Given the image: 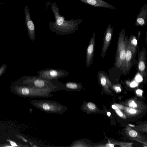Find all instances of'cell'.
<instances>
[{"instance_id": "cell-26", "label": "cell", "mask_w": 147, "mask_h": 147, "mask_svg": "<svg viewBox=\"0 0 147 147\" xmlns=\"http://www.w3.org/2000/svg\"><path fill=\"white\" fill-rule=\"evenodd\" d=\"M112 107L113 109H115V110H116V109H117V107L114 105H112Z\"/></svg>"}, {"instance_id": "cell-8", "label": "cell", "mask_w": 147, "mask_h": 147, "mask_svg": "<svg viewBox=\"0 0 147 147\" xmlns=\"http://www.w3.org/2000/svg\"><path fill=\"white\" fill-rule=\"evenodd\" d=\"M147 21V4H145L140 8L137 16L135 24L136 26H143L146 24Z\"/></svg>"}, {"instance_id": "cell-10", "label": "cell", "mask_w": 147, "mask_h": 147, "mask_svg": "<svg viewBox=\"0 0 147 147\" xmlns=\"http://www.w3.org/2000/svg\"><path fill=\"white\" fill-rule=\"evenodd\" d=\"M87 4L94 7H102L116 9L115 7L103 0H78Z\"/></svg>"}, {"instance_id": "cell-29", "label": "cell", "mask_w": 147, "mask_h": 147, "mask_svg": "<svg viewBox=\"0 0 147 147\" xmlns=\"http://www.w3.org/2000/svg\"><path fill=\"white\" fill-rule=\"evenodd\" d=\"M129 125L131 127H134L135 126L134 125H132L131 124H129Z\"/></svg>"}, {"instance_id": "cell-25", "label": "cell", "mask_w": 147, "mask_h": 147, "mask_svg": "<svg viewBox=\"0 0 147 147\" xmlns=\"http://www.w3.org/2000/svg\"><path fill=\"white\" fill-rule=\"evenodd\" d=\"M10 144L11 145L13 146H17V145L15 143V142L12 141H11L10 142Z\"/></svg>"}, {"instance_id": "cell-1", "label": "cell", "mask_w": 147, "mask_h": 147, "mask_svg": "<svg viewBox=\"0 0 147 147\" xmlns=\"http://www.w3.org/2000/svg\"><path fill=\"white\" fill-rule=\"evenodd\" d=\"M51 9L55 21L49 24L51 31L57 34L66 35L73 33L78 29V26L83 21L82 19L66 20L59 12V8L54 1L51 3Z\"/></svg>"}, {"instance_id": "cell-11", "label": "cell", "mask_w": 147, "mask_h": 147, "mask_svg": "<svg viewBox=\"0 0 147 147\" xmlns=\"http://www.w3.org/2000/svg\"><path fill=\"white\" fill-rule=\"evenodd\" d=\"M136 49L130 43L126 44L125 60L126 67L128 70L131 65V61L133 56V54L135 52Z\"/></svg>"}, {"instance_id": "cell-15", "label": "cell", "mask_w": 147, "mask_h": 147, "mask_svg": "<svg viewBox=\"0 0 147 147\" xmlns=\"http://www.w3.org/2000/svg\"><path fill=\"white\" fill-rule=\"evenodd\" d=\"M86 106L88 108L90 109H94L96 108V106L92 102H89L86 104Z\"/></svg>"}, {"instance_id": "cell-20", "label": "cell", "mask_w": 147, "mask_h": 147, "mask_svg": "<svg viewBox=\"0 0 147 147\" xmlns=\"http://www.w3.org/2000/svg\"><path fill=\"white\" fill-rule=\"evenodd\" d=\"M142 92L143 91L140 89H138L136 91L137 94L139 96H142Z\"/></svg>"}, {"instance_id": "cell-5", "label": "cell", "mask_w": 147, "mask_h": 147, "mask_svg": "<svg viewBox=\"0 0 147 147\" xmlns=\"http://www.w3.org/2000/svg\"><path fill=\"white\" fill-rule=\"evenodd\" d=\"M40 77L51 80H58L67 76L69 73L64 69L47 68L37 72Z\"/></svg>"}, {"instance_id": "cell-7", "label": "cell", "mask_w": 147, "mask_h": 147, "mask_svg": "<svg viewBox=\"0 0 147 147\" xmlns=\"http://www.w3.org/2000/svg\"><path fill=\"white\" fill-rule=\"evenodd\" d=\"M113 32V27L109 24L106 29L105 34L104 43L101 52V56L103 58L109 45Z\"/></svg>"}, {"instance_id": "cell-14", "label": "cell", "mask_w": 147, "mask_h": 147, "mask_svg": "<svg viewBox=\"0 0 147 147\" xmlns=\"http://www.w3.org/2000/svg\"><path fill=\"white\" fill-rule=\"evenodd\" d=\"M7 67V65L4 64L0 67V76L5 72Z\"/></svg>"}, {"instance_id": "cell-13", "label": "cell", "mask_w": 147, "mask_h": 147, "mask_svg": "<svg viewBox=\"0 0 147 147\" xmlns=\"http://www.w3.org/2000/svg\"><path fill=\"white\" fill-rule=\"evenodd\" d=\"M138 69L141 74L143 76H145L146 65L145 63V54L144 52H142L140 56L138 65Z\"/></svg>"}, {"instance_id": "cell-22", "label": "cell", "mask_w": 147, "mask_h": 147, "mask_svg": "<svg viewBox=\"0 0 147 147\" xmlns=\"http://www.w3.org/2000/svg\"><path fill=\"white\" fill-rule=\"evenodd\" d=\"M114 88L117 92H120L121 91V89L119 87L115 86Z\"/></svg>"}, {"instance_id": "cell-4", "label": "cell", "mask_w": 147, "mask_h": 147, "mask_svg": "<svg viewBox=\"0 0 147 147\" xmlns=\"http://www.w3.org/2000/svg\"><path fill=\"white\" fill-rule=\"evenodd\" d=\"M124 30H121L118 39L115 62V65L117 68L120 67L125 62L126 42L124 38Z\"/></svg>"}, {"instance_id": "cell-27", "label": "cell", "mask_w": 147, "mask_h": 147, "mask_svg": "<svg viewBox=\"0 0 147 147\" xmlns=\"http://www.w3.org/2000/svg\"><path fill=\"white\" fill-rule=\"evenodd\" d=\"M107 146H108V147H109H109H114V145L113 144H108Z\"/></svg>"}, {"instance_id": "cell-18", "label": "cell", "mask_w": 147, "mask_h": 147, "mask_svg": "<svg viewBox=\"0 0 147 147\" xmlns=\"http://www.w3.org/2000/svg\"><path fill=\"white\" fill-rule=\"evenodd\" d=\"M135 79L136 81L138 82H140L142 80V78L139 74L136 76Z\"/></svg>"}, {"instance_id": "cell-9", "label": "cell", "mask_w": 147, "mask_h": 147, "mask_svg": "<svg viewBox=\"0 0 147 147\" xmlns=\"http://www.w3.org/2000/svg\"><path fill=\"white\" fill-rule=\"evenodd\" d=\"M95 37V33L94 32L89 42L86 51V67H87L90 66L92 60L93 53L94 48Z\"/></svg>"}, {"instance_id": "cell-23", "label": "cell", "mask_w": 147, "mask_h": 147, "mask_svg": "<svg viewBox=\"0 0 147 147\" xmlns=\"http://www.w3.org/2000/svg\"><path fill=\"white\" fill-rule=\"evenodd\" d=\"M129 112L130 113L134 114L136 112V110L133 109H130L129 110Z\"/></svg>"}, {"instance_id": "cell-28", "label": "cell", "mask_w": 147, "mask_h": 147, "mask_svg": "<svg viewBox=\"0 0 147 147\" xmlns=\"http://www.w3.org/2000/svg\"><path fill=\"white\" fill-rule=\"evenodd\" d=\"M111 113L110 112H108L107 113V115L108 116H109L111 115Z\"/></svg>"}, {"instance_id": "cell-21", "label": "cell", "mask_w": 147, "mask_h": 147, "mask_svg": "<svg viewBox=\"0 0 147 147\" xmlns=\"http://www.w3.org/2000/svg\"><path fill=\"white\" fill-rule=\"evenodd\" d=\"M130 86L132 88L138 86L137 83L135 81L132 82L130 85Z\"/></svg>"}, {"instance_id": "cell-16", "label": "cell", "mask_w": 147, "mask_h": 147, "mask_svg": "<svg viewBox=\"0 0 147 147\" xmlns=\"http://www.w3.org/2000/svg\"><path fill=\"white\" fill-rule=\"evenodd\" d=\"M137 44V40L134 36H133V38L131 41V44H130L132 46L136 47Z\"/></svg>"}, {"instance_id": "cell-24", "label": "cell", "mask_w": 147, "mask_h": 147, "mask_svg": "<svg viewBox=\"0 0 147 147\" xmlns=\"http://www.w3.org/2000/svg\"><path fill=\"white\" fill-rule=\"evenodd\" d=\"M116 112L117 113L120 117H122L123 116V115L121 111L118 109H116Z\"/></svg>"}, {"instance_id": "cell-3", "label": "cell", "mask_w": 147, "mask_h": 147, "mask_svg": "<svg viewBox=\"0 0 147 147\" xmlns=\"http://www.w3.org/2000/svg\"><path fill=\"white\" fill-rule=\"evenodd\" d=\"M25 81L31 84L33 87L47 90L51 92H57L60 90L53 80L41 78L39 76L28 77Z\"/></svg>"}, {"instance_id": "cell-12", "label": "cell", "mask_w": 147, "mask_h": 147, "mask_svg": "<svg viewBox=\"0 0 147 147\" xmlns=\"http://www.w3.org/2000/svg\"><path fill=\"white\" fill-rule=\"evenodd\" d=\"M63 90L67 92L79 91L82 88V84L74 82H68L65 83H63Z\"/></svg>"}, {"instance_id": "cell-6", "label": "cell", "mask_w": 147, "mask_h": 147, "mask_svg": "<svg viewBox=\"0 0 147 147\" xmlns=\"http://www.w3.org/2000/svg\"><path fill=\"white\" fill-rule=\"evenodd\" d=\"M25 23L29 38L32 41H34L36 37L35 27L33 21L31 19L29 9L27 5L25 6Z\"/></svg>"}, {"instance_id": "cell-2", "label": "cell", "mask_w": 147, "mask_h": 147, "mask_svg": "<svg viewBox=\"0 0 147 147\" xmlns=\"http://www.w3.org/2000/svg\"><path fill=\"white\" fill-rule=\"evenodd\" d=\"M32 104L37 109L46 113L56 114H63L67 110L66 106L56 101L51 100H35Z\"/></svg>"}, {"instance_id": "cell-19", "label": "cell", "mask_w": 147, "mask_h": 147, "mask_svg": "<svg viewBox=\"0 0 147 147\" xmlns=\"http://www.w3.org/2000/svg\"><path fill=\"white\" fill-rule=\"evenodd\" d=\"M129 106L131 107L135 108L137 107V104L134 102V101H132L129 104Z\"/></svg>"}, {"instance_id": "cell-17", "label": "cell", "mask_w": 147, "mask_h": 147, "mask_svg": "<svg viewBox=\"0 0 147 147\" xmlns=\"http://www.w3.org/2000/svg\"><path fill=\"white\" fill-rule=\"evenodd\" d=\"M129 134L131 137L133 138L136 137L137 135L136 132L133 130L130 131L129 132Z\"/></svg>"}]
</instances>
